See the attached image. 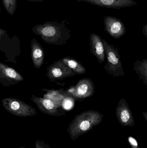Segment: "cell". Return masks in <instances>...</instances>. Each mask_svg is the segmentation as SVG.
I'll return each instance as SVG.
<instances>
[{"instance_id": "5bb4252c", "label": "cell", "mask_w": 147, "mask_h": 148, "mask_svg": "<svg viewBox=\"0 0 147 148\" xmlns=\"http://www.w3.org/2000/svg\"><path fill=\"white\" fill-rule=\"evenodd\" d=\"M60 60L76 75H83L86 73L85 67L79 61L75 59L67 56L64 57Z\"/></svg>"}, {"instance_id": "8fae6325", "label": "cell", "mask_w": 147, "mask_h": 148, "mask_svg": "<svg viewBox=\"0 0 147 148\" xmlns=\"http://www.w3.org/2000/svg\"><path fill=\"white\" fill-rule=\"evenodd\" d=\"M90 52L101 65L105 60V54L102 39L100 36L91 34L90 36Z\"/></svg>"}, {"instance_id": "cb8c5ba5", "label": "cell", "mask_w": 147, "mask_h": 148, "mask_svg": "<svg viewBox=\"0 0 147 148\" xmlns=\"http://www.w3.org/2000/svg\"><path fill=\"white\" fill-rule=\"evenodd\" d=\"M1 5H0V16H1Z\"/></svg>"}, {"instance_id": "4fadbf2b", "label": "cell", "mask_w": 147, "mask_h": 148, "mask_svg": "<svg viewBox=\"0 0 147 148\" xmlns=\"http://www.w3.org/2000/svg\"><path fill=\"white\" fill-rule=\"evenodd\" d=\"M0 78H3L12 83L23 81L22 76L15 70L0 62Z\"/></svg>"}, {"instance_id": "44dd1931", "label": "cell", "mask_w": 147, "mask_h": 148, "mask_svg": "<svg viewBox=\"0 0 147 148\" xmlns=\"http://www.w3.org/2000/svg\"><path fill=\"white\" fill-rule=\"evenodd\" d=\"M26 1L31 2H42L47 0H26Z\"/></svg>"}, {"instance_id": "6da1fadb", "label": "cell", "mask_w": 147, "mask_h": 148, "mask_svg": "<svg viewBox=\"0 0 147 148\" xmlns=\"http://www.w3.org/2000/svg\"><path fill=\"white\" fill-rule=\"evenodd\" d=\"M65 22L64 21L61 22L46 21L35 25L32 30L48 44L63 45L67 43L71 36L70 30L66 27Z\"/></svg>"}, {"instance_id": "30bf717a", "label": "cell", "mask_w": 147, "mask_h": 148, "mask_svg": "<svg viewBox=\"0 0 147 148\" xmlns=\"http://www.w3.org/2000/svg\"><path fill=\"white\" fill-rule=\"evenodd\" d=\"M83 1L96 6L106 8L120 9L121 8L132 7L137 4L133 0H77Z\"/></svg>"}, {"instance_id": "d6986e66", "label": "cell", "mask_w": 147, "mask_h": 148, "mask_svg": "<svg viewBox=\"0 0 147 148\" xmlns=\"http://www.w3.org/2000/svg\"><path fill=\"white\" fill-rule=\"evenodd\" d=\"M7 34V32L4 29H2L0 28V40L1 39H2L3 37L4 36Z\"/></svg>"}, {"instance_id": "ffe728a7", "label": "cell", "mask_w": 147, "mask_h": 148, "mask_svg": "<svg viewBox=\"0 0 147 148\" xmlns=\"http://www.w3.org/2000/svg\"><path fill=\"white\" fill-rule=\"evenodd\" d=\"M142 33L143 35L146 36L147 38V25H146L143 27V30H142Z\"/></svg>"}, {"instance_id": "8992f818", "label": "cell", "mask_w": 147, "mask_h": 148, "mask_svg": "<svg viewBox=\"0 0 147 148\" xmlns=\"http://www.w3.org/2000/svg\"><path fill=\"white\" fill-rule=\"evenodd\" d=\"M94 83L88 77L79 80L76 86L70 88L68 93L73 98L83 99L92 96L95 92Z\"/></svg>"}, {"instance_id": "ba28073f", "label": "cell", "mask_w": 147, "mask_h": 148, "mask_svg": "<svg viewBox=\"0 0 147 148\" xmlns=\"http://www.w3.org/2000/svg\"><path fill=\"white\" fill-rule=\"evenodd\" d=\"M104 22L105 31L113 38L119 39L125 35L126 27L121 19L107 16L104 17Z\"/></svg>"}, {"instance_id": "ac0fdd59", "label": "cell", "mask_w": 147, "mask_h": 148, "mask_svg": "<svg viewBox=\"0 0 147 148\" xmlns=\"http://www.w3.org/2000/svg\"><path fill=\"white\" fill-rule=\"evenodd\" d=\"M128 140L129 144L132 148H140L138 142L135 138L132 136H129Z\"/></svg>"}, {"instance_id": "7c38bea8", "label": "cell", "mask_w": 147, "mask_h": 148, "mask_svg": "<svg viewBox=\"0 0 147 148\" xmlns=\"http://www.w3.org/2000/svg\"><path fill=\"white\" fill-rule=\"evenodd\" d=\"M44 49L36 39H33L31 41V58L35 67L40 68L44 62Z\"/></svg>"}, {"instance_id": "5b68a950", "label": "cell", "mask_w": 147, "mask_h": 148, "mask_svg": "<svg viewBox=\"0 0 147 148\" xmlns=\"http://www.w3.org/2000/svg\"><path fill=\"white\" fill-rule=\"evenodd\" d=\"M31 100L36 104L42 113L52 116H60L66 115L63 106L50 99L32 95Z\"/></svg>"}, {"instance_id": "9a60e30c", "label": "cell", "mask_w": 147, "mask_h": 148, "mask_svg": "<svg viewBox=\"0 0 147 148\" xmlns=\"http://www.w3.org/2000/svg\"><path fill=\"white\" fill-rule=\"evenodd\" d=\"M134 70L138 75L139 79L147 86V60H136L134 64Z\"/></svg>"}, {"instance_id": "52a82bcc", "label": "cell", "mask_w": 147, "mask_h": 148, "mask_svg": "<svg viewBox=\"0 0 147 148\" xmlns=\"http://www.w3.org/2000/svg\"><path fill=\"white\" fill-rule=\"evenodd\" d=\"M47 73L48 78L53 82L62 81L65 78L74 76L76 75L60 60L54 62L47 68Z\"/></svg>"}, {"instance_id": "277c9868", "label": "cell", "mask_w": 147, "mask_h": 148, "mask_svg": "<svg viewBox=\"0 0 147 148\" xmlns=\"http://www.w3.org/2000/svg\"><path fill=\"white\" fill-rule=\"evenodd\" d=\"M4 108L10 114L19 117H29L37 114L36 110L18 99L14 98H4L2 101Z\"/></svg>"}, {"instance_id": "7402d4cb", "label": "cell", "mask_w": 147, "mask_h": 148, "mask_svg": "<svg viewBox=\"0 0 147 148\" xmlns=\"http://www.w3.org/2000/svg\"><path fill=\"white\" fill-rule=\"evenodd\" d=\"M142 113H143V116H144V117L146 119V121H147V114L146 112L143 111Z\"/></svg>"}, {"instance_id": "2e32d148", "label": "cell", "mask_w": 147, "mask_h": 148, "mask_svg": "<svg viewBox=\"0 0 147 148\" xmlns=\"http://www.w3.org/2000/svg\"><path fill=\"white\" fill-rule=\"evenodd\" d=\"M17 1V0H2L4 8L10 15L13 16L15 13Z\"/></svg>"}, {"instance_id": "3957f363", "label": "cell", "mask_w": 147, "mask_h": 148, "mask_svg": "<svg viewBox=\"0 0 147 148\" xmlns=\"http://www.w3.org/2000/svg\"><path fill=\"white\" fill-rule=\"evenodd\" d=\"M102 41L107 61L104 67V70L113 77L123 76L125 72L117 48L109 44L104 39Z\"/></svg>"}, {"instance_id": "603a6c76", "label": "cell", "mask_w": 147, "mask_h": 148, "mask_svg": "<svg viewBox=\"0 0 147 148\" xmlns=\"http://www.w3.org/2000/svg\"><path fill=\"white\" fill-rule=\"evenodd\" d=\"M18 148H26L25 147H23V146H21V147H18Z\"/></svg>"}, {"instance_id": "7a4b0ae2", "label": "cell", "mask_w": 147, "mask_h": 148, "mask_svg": "<svg viewBox=\"0 0 147 148\" xmlns=\"http://www.w3.org/2000/svg\"><path fill=\"white\" fill-rule=\"evenodd\" d=\"M103 117V114L94 110H87L77 115L69 124L67 129L70 138L72 140H77L100 124Z\"/></svg>"}, {"instance_id": "e0dca14e", "label": "cell", "mask_w": 147, "mask_h": 148, "mask_svg": "<svg viewBox=\"0 0 147 148\" xmlns=\"http://www.w3.org/2000/svg\"><path fill=\"white\" fill-rule=\"evenodd\" d=\"M35 148H51L49 145L40 140H37L35 142Z\"/></svg>"}, {"instance_id": "9c48e42d", "label": "cell", "mask_w": 147, "mask_h": 148, "mask_svg": "<svg viewBox=\"0 0 147 148\" xmlns=\"http://www.w3.org/2000/svg\"><path fill=\"white\" fill-rule=\"evenodd\" d=\"M117 118L123 127H133L135 125L133 116L127 101L122 98L118 102L116 111Z\"/></svg>"}]
</instances>
